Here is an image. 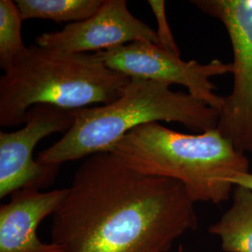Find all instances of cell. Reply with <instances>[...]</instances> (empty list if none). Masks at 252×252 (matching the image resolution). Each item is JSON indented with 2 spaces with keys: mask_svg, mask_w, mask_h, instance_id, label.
I'll list each match as a JSON object with an SVG mask.
<instances>
[{
  "mask_svg": "<svg viewBox=\"0 0 252 252\" xmlns=\"http://www.w3.org/2000/svg\"><path fill=\"white\" fill-rule=\"evenodd\" d=\"M197 226L180 182L135 171L104 152L77 169L51 233L63 252H167Z\"/></svg>",
  "mask_w": 252,
  "mask_h": 252,
  "instance_id": "1",
  "label": "cell"
},
{
  "mask_svg": "<svg viewBox=\"0 0 252 252\" xmlns=\"http://www.w3.org/2000/svg\"><path fill=\"white\" fill-rule=\"evenodd\" d=\"M74 124L63 137L38 153L36 162L47 165L110 152L125 135L152 123H179L203 133L216 129L220 112L189 93L176 92L156 81L131 79L118 99L99 107L72 110Z\"/></svg>",
  "mask_w": 252,
  "mask_h": 252,
  "instance_id": "2",
  "label": "cell"
},
{
  "mask_svg": "<svg viewBox=\"0 0 252 252\" xmlns=\"http://www.w3.org/2000/svg\"><path fill=\"white\" fill-rule=\"evenodd\" d=\"M130 81L95 54L27 47L0 79V126L25 124L28 110L36 105L66 110L107 105L124 94Z\"/></svg>",
  "mask_w": 252,
  "mask_h": 252,
  "instance_id": "3",
  "label": "cell"
},
{
  "mask_svg": "<svg viewBox=\"0 0 252 252\" xmlns=\"http://www.w3.org/2000/svg\"><path fill=\"white\" fill-rule=\"evenodd\" d=\"M110 152L135 171L179 181L194 204L225 202L234 191L231 180L251 172L247 155L217 128L189 135L152 123L132 130Z\"/></svg>",
  "mask_w": 252,
  "mask_h": 252,
  "instance_id": "4",
  "label": "cell"
},
{
  "mask_svg": "<svg viewBox=\"0 0 252 252\" xmlns=\"http://www.w3.org/2000/svg\"><path fill=\"white\" fill-rule=\"evenodd\" d=\"M219 20L234 53V85L224 96L217 129L241 153H252V0H192Z\"/></svg>",
  "mask_w": 252,
  "mask_h": 252,
  "instance_id": "5",
  "label": "cell"
},
{
  "mask_svg": "<svg viewBox=\"0 0 252 252\" xmlns=\"http://www.w3.org/2000/svg\"><path fill=\"white\" fill-rule=\"evenodd\" d=\"M104 63L130 79H142L167 85L179 84L188 93L220 111L224 96L216 94L211 78L233 73V63L214 59L209 63L184 61L176 54L146 40L95 53Z\"/></svg>",
  "mask_w": 252,
  "mask_h": 252,
  "instance_id": "6",
  "label": "cell"
},
{
  "mask_svg": "<svg viewBox=\"0 0 252 252\" xmlns=\"http://www.w3.org/2000/svg\"><path fill=\"white\" fill-rule=\"evenodd\" d=\"M73 124L72 110L36 105L28 110L24 127L0 132V198L19 189H44L53 184L60 166L36 162L34 149L47 135L65 134Z\"/></svg>",
  "mask_w": 252,
  "mask_h": 252,
  "instance_id": "7",
  "label": "cell"
},
{
  "mask_svg": "<svg viewBox=\"0 0 252 252\" xmlns=\"http://www.w3.org/2000/svg\"><path fill=\"white\" fill-rule=\"evenodd\" d=\"M139 40L158 45L156 31L130 12L126 0H104L90 18L68 24L61 31L41 34L36 42L68 54H95Z\"/></svg>",
  "mask_w": 252,
  "mask_h": 252,
  "instance_id": "8",
  "label": "cell"
},
{
  "mask_svg": "<svg viewBox=\"0 0 252 252\" xmlns=\"http://www.w3.org/2000/svg\"><path fill=\"white\" fill-rule=\"evenodd\" d=\"M66 192L67 188L13 192L9 203L0 207V252H63L56 244L42 242L36 230L45 218L54 215Z\"/></svg>",
  "mask_w": 252,
  "mask_h": 252,
  "instance_id": "9",
  "label": "cell"
},
{
  "mask_svg": "<svg viewBox=\"0 0 252 252\" xmlns=\"http://www.w3.org/2000/svg\"><path fill=\"white\" fill-rule=\"evenodd\" d=\"M232 206L209 227L224 252H252V190L234 186Z\"/></svg>",
  "mask_w": 252,
  "mask_h": 252,
  "instance_id": "10",
  "label": "cell"
},
{
  "mask_svg": "<svg viewBox=\"0 0 252 252\" xmlns=\"http://www.w3.org/2000/svg\"><path fill=\"white\" fill-rule=\"evenodd\" d=\"M24 20L43 19L57 23H78L94 15L104 0H17Z\"/></svg>",
  "mask_w": 252,
  "mask_h": 252,
  "instance_id": "11",
  "label": "cell"
},
{
  "mask_svg": "<svg viewBox=\"0 0 252 252\" xmlns=\"http://www.w3.org/2000/svg\"><path fill=\"white\" fill-rule=\"evenodd\" d=\"M20 10L11 0L0 1V66L6 72L19 54L26 50L22 38Z\"/></svg>",
  "mask_w": 252,
  "mask_h": 252,
  "instance_id": "12",
  "label": "cell"
},
{
  "mask_svg": "<svg viewBox=\"0 0 252 252\" xmlns=\"http://www.w3.org/2000/svg\"><path fill=\"white\" fill-rule=\"evenodd\" d=\"M148 4L152 8L157 21L158 29L156 35L158 37V46L169 53L180 56V48L174 38L165 14V2L162 0H149Z\"/></svg>",
  "mask_w": 252,
  "mask_h": 252,
  "instance_id": "13",
  "label": "cell"
},
{
  "mask_svg": "<svg viewBox=\"0 0 252 252\" xmlns=\"http://www.w3.org/2000/svg\"><path fill=\"white\" fill-rule=\"evenodd\" d=\"M231 183L234 186H240L252 190V173H240L231 180Z\"/></svg>",
  "mask_w": 252,
  "mask_h": 252,
  "instance_id": "14",
  "label": "cell"
}]
</instances>
